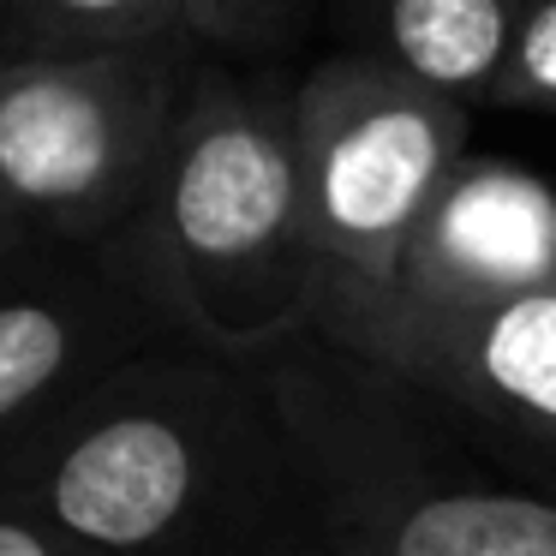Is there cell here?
Returning a JSON list of instances; mask_svg holds the SVG:
<instances>
[{"instance_id":"cell-10","label":"cell","mask_w":556,"mask_h":556,"mask_svg":"<svg viewBox=\"0 0 556 556\" xmlns=\"http://www.w3.org/2000/svg\"><path fill=\"white\" fill-rule=\"evenodd\" d=\"M0 37H7L0 61L114 54L186 37V7L180 0H0Z\"/></svg>"},{"instance_id":"cell-2","label":"cell","mask_w":556,"mask_h":556,"mask_svg":"<svg viewBox=\"0 0 556 556\" xmlns=\"http://www.w3.org/2000/svg\"><path fill=\"white\" fill-rule=\"evenodd\" d=\"M126 252L156 312L222 359H257L312 329L324 257L305 216L293 90L192 73Z\"/></svg>"},{"instance_id":"cell-9","label":"cell","mask_w":556,"mask_h":556,"mask_svg":"<svg viewBox=\"0 0 556 556\" xmlns=\"http://www.w3.org/2000/svg\"><path fill=\"white\" fill-rule=\"evenodd\" d=\"M348 556H556V496L527 484H437L407 508L336 520Z\"/></svg>"},{"instance_id":"cell-12","label":"cell","mask_w":556,"mask_h":556,"mask_svg":"<svg viewBox=\"0 0 556 556\" xmlns=\"http://www.w3.org/2000/svg\"><path fill=\"white\" fill-rule=\"evenodd\" d=\"M186 7V37L222 42V49H264L281 42L300 0H180Z\"/></svg>"},{"instance_id":"cell-15","label":"cell","mask_w":556,"mask_h":556,"mask_svg":"<svg viewBox=\"0 0 556 556\" xmlns=\"http://www.w3.org/2000/svg\"><path fill=\"white\" fill-rule=\"evenodd\" d=\"M317 556H348V551H317Z\"/></svg>"},{"instance_id":"cell-3","label":"cell","mask_w":556,"mask_h":556,"mask_svg":"<svg viewBox=\"0 0 556 556\" xmlns=\"http://www.w3.org/2000/svg\"><path fill=\"white\" fill-rule=\"evenodd\" d=\"M186 90L180 37L0 61V198L66 245L126 240L162 180Z\"/></svg>"},{"instance_id":"cell-13","label":"cell","mask_w":556,"mask_h":556,"mask_svg":"<svg viewBox=\"0 0 556 556\" xmlns=\"http://www.w3.org/2000/svg\"><path fill=\"white\" fill-rule=\"evenodd\" d=\"M0 556H109L97 544L73 539L66 527H54L49 515L25 520V515H0Z\"/></svg>"},{"instance_id":"cell-1","label":"cell","mask_w":556,"mask_h":556,"mask_svg":"<svg viewBox=\"0 0 556 556\" xmlns=\"http://www.w3.org/2000/svg\"><path fill=\"white\" fill-rule=\"evenodd\" d=\"M37 508L109 556H281L288 515L329 520L288 395L233 359H150L61 419Z\"/></svg>"},{"instance_id":"cell-6","label":"cell","mask_w":556,"mask_h":556,"mask_svg":"<svg viewBox=\"0 0 556 556\" xmlns=\"http://www.w3.org/2000/svg\"><path fill=\"white\" fill-rule=\"evenodd\" d=\"M395 293L425 305H503L556 293V192L527 168L467 156L425 210Z\"/></svg>"},{"instance_id":"cell-5","label":"cell","mask_w":556,"mask_h":556,"mask_svg":"<svg viewBox=\"0 0 556 556\" xmlns=\"http://www.w3.org/2000/svg\"><path fill=\"white\" fill-rule=\"evenodd\" d=\"M312 336L556 467V293L425 305L395 288H324Z\"/></svg>"},{"instance_id":"cell-8","label":"cell","mask_w":556,"mask_h":556,"mask_svg":"<svg viewBox=\"0 0 556 556\" xmlns=\"http://www.w3.org/2000/svg\"><path fill=\"white\" fill-rule=\"evenodd\" d=\"M532 0H348L353 54L407 73L437 97H496Z\"/></svg>"},{"instance_id":"cell-14","label":"cell","mask_w":556,"mask_h":556,"mask_svg":"<svg viewBox=\"0 0 556 556\" xmlns=\"http://www.w3.org/2000/svg\"><path fill=\"white\" fill-rule=\"evenodd\" d=\"M18 233H25V222H18V210L0 198V264L13 257V245H18Z\"/></svg>"},{"instance_id":"cell-7","label":"cell","mask_w":556,"mask_h":556,"mask_svg":"<svg viewBox=\"0 0 556 556\" xmlns=\"http://www.w3.org/2000/svg\"><path fill=\"white\" fill-rule=\"evenodd\" d=\"M126 300H150V293H102L85 281L0 293V448L42 413H73L97 383L138 359L121 353L132 329L114 324Z\"/></svg>"},{"instance_id":"cell-11","label":"cell","mask_w":556,"mask_h":556,"mask_svg":"<svg viewBox=\"0 0 556 556\" xmlns=\"http://www.w3.org/2000/svg\"><path fill=\"white\" fill-rule=\"evenodd\" d=\"M491 102H503V109H556V0H532L527 7L508 73Z\"/></svg>"},{"instance_id":"cell-4","label":"cell","mask_w":556,"mask_h":556,"mask_svg":"<svg viewBox=\"0 0 556 556\" xmlns=\"http://www.w3.org/2000/svg\"><path fill=\"white\" fill-rule=\"evenodd\" d=\"M293 132L324 288H395L425 210L467 162V102L348 49L293 85Z\"/></svg>"}]
</instances>
